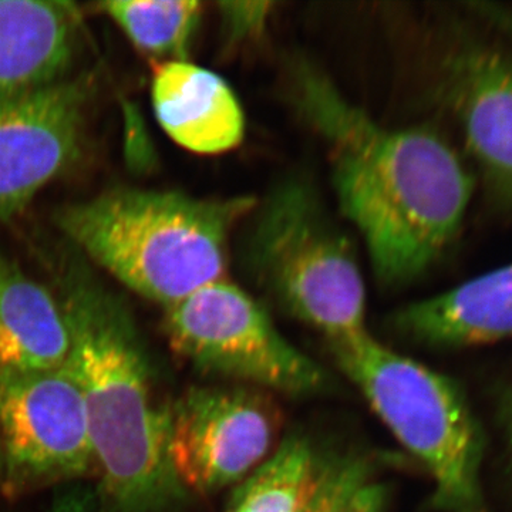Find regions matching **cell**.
<instances>
[{
  "label": "cell",
  "mask_w": 512,
  "mask_h": 512,
  "mask_svg": "<svg viewBox=\"0 0 512 512\" xmlns=\"http://www.w3.org/2000/svg\"><path fill=\"white\" fill-rule=\"evenodd\" d=\"M295 92L328 144L340 210L362 235L377 279L419 278L463 227L473 180L460 158L429 128L380 126L311 64L296 70Z\"/></svg>",
  "instance_id": "obj_1"
},
{
  "label": "cell",
  "mask_w": 512,
  "mask_h": 512,
  "mask_svg": "<svg viewBox=\"0 0 512 512\" xmlns=\"http://www.w3.org/2000/svg\"><path fill=\"white\" fill-rule=\"evenodd\" d=\"M59 305L67 369L86 406L103 512H171L187 500L170 458V407L154 394L143 345L124 303L79 269Z\"/></svg>",
  "instance_id": "obj_2"
},
{
  "label": "cell",
  "mask_w": 512,
  "mask_h": 512,
  "mask_svg": "<svg viewBox=\"0 0 512 512\" xmlns=\"http://www.w3.org/2000/svg\"><path fill=\"white\" fill-rule=\"evenodd\" d=\"M252 197L117 188L57 212L60 229L121 284L164 308L227 278L229 239Z\"/></svg>",
  "instance_id": "obj_3"
},
{
  "label": "cell",
  "mask_w": 512,
  "mask_h": 512,
  "mask_svg": "<svg viewBox=\"0 0 512 512\" xmlns=\"http://www.w3.org/2000/svg\"><path fill=\"white\" fill-rule=\"evenodd\" d=\"M329 346L379 419L429 471L433 508L491 512L483 485L484 431L457 383L369 332Z\"/></svg>",
  "instance_id": "obj_4"
},
{
  "label": "cell",
  "mask_w": 512,
  "mask_h": 512,
  "mask_svg": "<svg viewBox=\"0 0 512 512\" xmlns=\"http://www.w3.org/2000/svg\"><path fill=\"white\" fill-rule=\"evenodd\" d=\"M252 215L244 262L256 281L329 343L366 333L355 249L311 188L299 181L279 185Z\"/></svg>",
  "instance_id": "obj_5"
},
{
  "label": "cell",
  "mask_w": 512,
  "mask_h": 512,
  "mask_svg": "<svg viewBox=\"0 0 512 512\" xmlns=\"http://www.w3.org/2000/svg\"><path fill=\"white\" fill-rule=\"evenodd\" d=\"M175 353L211 375L292 396L328 387L325 370L276 329L268 312L227 278L165 308Z\"/></svg>",
  "instance_id": "obj_6"
},
{
  "label": "cell",
  "mask_w": 512,
  "mask_h": 512,
  "mask_svg": "<svg viewBox=\"0 0 512 512\" xmlns=\"http://www.w3.org/2000/svg\"><path fill=\"white\" fill-rule=\"evenodd\" d=\"M0 444L9 495L83 477L96 466L83 394L66 365L0 367Z\"/></svg>",
  "instance_id": "obj_7"
},
{
  "label": "cell",
  "mask_w": 512,
  "mask_h": 512,
  "mask_svg": "<svg viewBox=\"0 0 512 512\" xmlns=\"http://www.w3.org/2000/svg\"><path fill=\"white\" fill-rule=\"evenodd\" d=\"M281 414L248 387L195 386L170 407V458L185 490L238 485L274 453Z\"/></svg>",
  "instance_id": "obj_8"
},
{
  "label": "cell",
  "mask_w": 512,
  "mask_h": 512,
  "mask_svg": "<svg viewBox=\"0 0 512 512\" xmlns=\"http://www.w3.org/2000/svg\"><path fill=\"white\" fill-rule=\"evenodd\" d=\"M89 92L84 80H57L0 97V221L19 215L79 156Z\"/></svg>",
  "instance_id": "obj_9"
},
{
  "label": "cell",
  "mask_w": 512,
  "mask_h": 512,
  "mask_svg": "<svg viewBox=\"0 0 512 512\" xmlns=\"http://www.w3.org/2000/svg\"><path fill=\"white\" fill-rule=\"evenodd\" d=\"M447 92L468 150L491 190L512 207V56L488 47L460 53Z\"/></svg>",
  "instance_id": "obj_10"
},
{
  "label": "cell",
  "mask_w": 512,
  "mask_h": 512,
  "mask_svg": "<svg viewBox=\"0 0 512 512\" xmlns=\"http://www.w3.org/2000/svg\"><path fill=\"white\" fill-rule=\"evenodd\" d=\"M154 113L178 146L192 153L221 154L241 144L245 116L231 86L188 60L164 62L154 73Z\"/></svg>",
  "instance_id": "obj_11"
},
{
  "label": "cell",
  "mask_w": 512,
  "mask_h": 512,
  "mask_svg": "<svg viewBox=\"0 0 512 512\" xmlns=\"http://www.w3.org/2000/svg\"><path fill=\"white\" fill-rule=\"evenodd\" d=\"M394 329L431 348H468L512 338V262L400 309Z\"/></svg>",
  "instance_id": "obj_12"
},
{
  "label": "cell",
  "mask_w": 512,
  "mask_h": 512,
  "mask_svg": "<svg viewBox=\"0 0 512 512\" xmlns=\"http://www.w3.org/2000/svg\"><path fill=\"white\" fill-rule=\"evenodd\" d=\"M79 23L70 2L0 0V97L62 79L76 52Z\"/></svg>",
  "instance_id": "obj_13"
},
{
  "label": "cell",
  "mask_w": 512,
  "mask_h": 512,
  "mask_svg": "<svg viewBox=\"0 0 512 512\" xmlns=\"http://www.w3.org/2000/svg\"><path fill=\"white\" fill-rule=\"evenodd\" d=\"M70 335L59 301L0 255V367H62Z\"/></svg>",
  "instance_id": "obj_14"
},
{
  "label": "cell",
  "mask_w": 512,
  "mask_h": 512,
  "mask_svg": "<svg viewBox=\"0 0 512 512\" xmlns=\"http://www.w3.org/2000/svg\"><path fill=\"white\" fill-rule=\"evenodd\" d=\"M319 466L309 440L292 434L235 487L227 512H302Z\"/></svg>",
  "instance_id": "obj_15"
},
{
  "label": "cell",
  "mask_w": 512,
  "mask_h": 512,
  "mask_svg": "<svg viewBox=\"0 0 512 512\" xmlns=\"http://www.w3.org/2000/svg\"><path fill=\"white\" fill-rule=\"evenodd\" d=\"M100 9L138 50L167 62L187 60L202 16L197 0H121L101 3Z\"/></svg>",
  "instance_id": "obj_16"
},
{
  "label": "cell",
  "mask_w": 512,
  "mask_h": 512,
  "mask_svg": "<svg viewBox=\"0 0 512 512\" xmlns=\"http://www.w3.org/2000/svg\"><path fill=\"white\" fill-rule=\"evenodd\" d=\"M363 457L320 458L318 477L302 512H350L359 491L372 481Z\"/></svg>",
  "instance_id": "obj_17"
},
{
  "label": "cell",
  "mask_w": 512,
  "mask_h": 512,
  "mask_svg": "<svg viewBox=\"0 0 512 512\" xmlns=\"http://www.w3.org/2000/svg\"><path fill=\"white\" fill-rule=\"evenodd\" d=\"M220 6L229 39L241 42L262 32L274 5L271 2H222Z\"/></svg>",
  "instance_id": "obj_18"
},
{
  "label": "cell",
  "mask_w": 512,
  "mask_h": 512,
  "mask_svg": "<svg viewBox=\"0 0 512 512\" xmlns=\"http://www.w3.org/2000/svg\"><path fill=\"white\" fill-rule=\"evenodd\" d=\"M350 512H387L386 487L370 481L357 494Z\"/></svg>",
  "instance_id": "obj_19"
},
{
  "label": "cell",
  "mask_w": 512,
  "mask_h": 512,
  "mask_svg": "<svg viewBox=\"0 0 512 512\" xmlns=\"http://www.w3.org/2000/svg\"><path fill=\"white\" fill-rule=\"evenodd\" d=\"M476 8L487 22L512 40V8L495 3H480Z\"/></svg>",
  "instance_id": "obj_20"
},
{
  "label": "cell",
  "mask_w": 512,
  "mask_h": 512,
  "mask_svg": "<svg viewBox=\"0 0 512 512\" xmlns=\"http://www.w3.org/2000/svg\"><path fill=\"white\" fill-rule=\"evenodd\" d=\"M505 427H507L508 446H510L512 457V399L507 407V414H505Z\"/></svg>",
  "instance_id": "obj_21"
},
{
  "label": "cell",
  "mask_w": 512,
  "mask_h": 512,
  "mask_svg": "<svg viewBox=\"0 0 512 512\" xmlns=\"http://www.w3.org/2000/svg\"><path fill=\"white\" fill-rule=\"evenodd\" d=\"M3 474V453H2V444H0V478H2Z\"/></svg>",
  "instance_id": "obj_22"
}]
</instances>
